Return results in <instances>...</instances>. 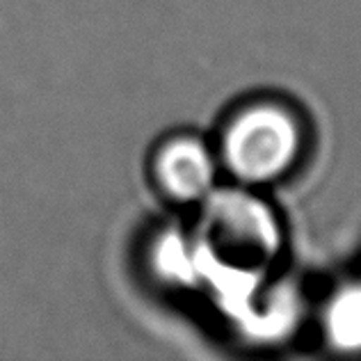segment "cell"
Instances as JSON below:
<instances>
[{"mask_svg":"<svg viewBox=\"0 0 361 361\" xmlns=\"http://www.w3.org/2000/svg\"><path fill=\"white\" fill-rule=\"evenodd\" d=\"M302 126L283 103L261 101L238 110L222 135L226 169L247 183H270L295 165Z\"/></svg>","mask_w":361,"mask_h":361,"instance_id":"obj_1","label":"cell"},{"mask_svg":"<svg viewBox=\"0 0 361 361\" xmlns=\"http://www.w3.org/2000/svg\"><path fill=\"white\" fill-rule=\"evenodd\" d=\"M154 176L167 199L192 204L204 199L215 183V158L202 140L176 135L158 147Z\"/></svg>","mask_w":361,"mask_h":361,"instance_id":"obj_2","label":"cell"},{"mask_svg":"<svg viewBox=\"0 0 361 361\" xmlns=\"http://www.w3.org/2000/svg\"><path fill=\"white\" fill-rule=\"evenodd\" d=\"M329 334L341 348H361V286L348 288L331 304Z\"/></svg>","mask_w":361,"mask_h":361,"instance_id":"obj_3","label":"cell"}]
</instances>
